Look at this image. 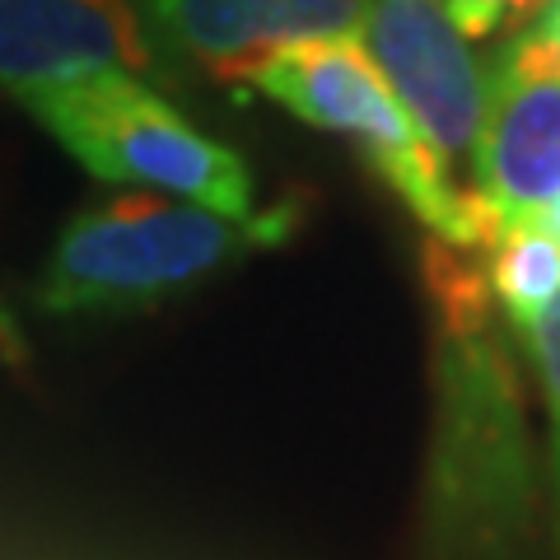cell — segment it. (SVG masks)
Masks as SVG:
<instances>
[{
    "instance_id": "7a4b0ae2",
    "label": "cell",
    "mask_w": 560,
    "mask_h": 560,
    "mask_svg": "<svg viewBox=\"0 0 560 560\" xmlns=\"http://www.w3.org/2000/svg\"><path fill=\"white\" fill-rule=\"evenodd\" d=\"M285 220V210L234 220L164 191H121L80 210L61 230L33 285V304L57 318L164 304L234 257L280 238Z\"/></svg>"
},
{
    "instance_id": "8992f818",
    "label": "cell",
    "mask_w": 560,
    "mask_h": 560,
    "mask_svg": "<svg viewBox=\"0 0 560 560\" xmlns=\"http://www.w3.org/2000/svg\"><path fill=\"white\" fill-rule=\"evenodd\" d=\"M471 191L504 230L541 220L560 197V38L541 24L518 33L490 70Z\"/></svg>"
},
{
    "instance_id": "52a82bcc",
    "label": "cell",
    "mask_w": 560,
    "mask_h": 560,
    "mask_svg": "<svg viewBox=\"0 0 560 560\" xmlns=\"http://www.w3.org/2000/svg\"><path fill=\"white\" fill-rule=\"evenodd\" d=\"M164 70L136 0H0V90L10 98L94 75L154 80Z\"/></svg>"
},
{
    "instance_id": "6da1fadb",
    "label": "cell",
    "mask_w": 560,
    "mask_h": 560,
    "mask_svg": "<svg viewBox=\"0 0 560 560\" xmlns=\"http://www.w3.org/2000/svg\"><path fill=\"white\" fill-rule=\"evenodd\" d=\"M420 271L434 313L430 528L453 560H504L528 541L537 510L523 378L477 248L430 234Z\"/></svg>"
},
{
    "instance_id": "277c9868",
    "label": "cell",
    "mask_w": 560,
    "mask_h": 560,
    "mask_svg": "<svg viewBox=\"0 0 560 560\" xmlns=\"http://www.w3.org/2000/svg\"><path fill=\"white\" fill-rule=\"evenodd\" d=\"M20 103L57 145L103 183L145 187L197 201L234 220H253V173L230 145L164 103L150 80L94 75L28 90Z\"/></svg>"
},
{
    "instance_id": "ba28073f",
    "label": "cell",
    "mask_w": 560,
    "mask_h": 560,
    "mask_svg": "<svg viewBox=\"0 0 560 560\" xmlns=\"http://www.w3.org/2000/svg\"><path fill=\"white\" fill-rule=\"evenodd\" d=\"M164 61L220 84H253L280 47L360 38L364 0H136Z\"/></svg>"
},
{
    "instance_id": "7c38bea8",
    "label": "cell",
    "mask_w": 560,
    "mask_h": 560,
    "mask_svg": "<svg viewBox=\"0 0 560 560\" xmlns=\"http://www.w3.org/2000/svg\"><path fill=\"white\" fill-rule=\"evenodd\" d=\"M541 28L551 33V38H560V0H551L547 14H541Z\"/></svg>"
},
{
    "instance_id": "9c48e42d",
    "label": "cell",
    "mask_w": 560,
    "mask_h": 560,
    "mask_svg": "<svg viewBox=\"0 0 560 560\" xmlns=\"http://www.w3.org/2000/svg\"><path fill=\"white\" fill-rule=\"evenodd\" d=\"M490 290L514 337H523L560 300V234L547 220L504 230V238L490 248Z\"/></svg>"
},
{
    "instance_id": "30bf717a",
    "label": "cell",
    "mask_w": 560,
    "mask_h": 560,
    "mask_svg": "<svg viewBox=\"0 0 560 560\" xmlns=\"http://www.w3.org/2000/svg\"><path fill=\"white\" fill-rule=\"evenodd\" d=\"M518 346L528 350L541 401H547V430H551V477H556V528H560V300L523 331Z\"/></svg>"
},
{
    "instance_id": "4fadbf2b",
    "label": "cell",
    "mask_w": 560,
    "mask_h": 560,
    "mask_svg": "<svg viewBox=\"0 0 560 560\" xmlns=\"http://www.w3.org/2000/svg\"><path fill=\"white\" fill-rule=\"evenodd\" d=\"M541 220H547V224H551V230L560 234V197H556V201L547 206V215H541Z\"/></svg>"
},
{
    "instance_id": "5b68a950",
    "label": "cell",
    "mask_w": 560,
    "mask_h": 560,
    "mask_svg": "<svg viewBox=\"0 0 560 560\" xmlns=\"http://www.w3.org/2000/svg\"><path fill=\"white\" fill-rule=\"evenodd\" d=\"M360 43L463 191H471L490 75L440 0H364Z\"/></svg>"
},
{
    "instance_id": "3957f363",
    "label": "cell",
    "mask_w": 560,
    "mask_h": 560,
    "mask_svg": "<svg viewBox=\"0 0 560 560\" xmlns=\"http://www.w3.org/2000/svg\"><path fill=\"white\" fill-rule=\"evenodd\" d=\"M253 90L318 131L355 140L378 183L425 224L434 238L490 253L504 238L500 215L477 191H463L430 150L425 131L401 108L388 75L360 38L290 43L253 75Z\"/></svg>"
},
{
    "instance_id": "8fae6325",
    "label": "cell",
    "mask_w": 560,
    "mask_h": 560,
    "mask_svg": "<svg viewBox=\"0 0 560 560\" xmlns=\"http://www.w3.org/2000/svg\"><path fill=\"white\" fill-rule=\"evenodd\" d=\"M440 5L453 14V24L477 43V38H490V33H500L504 24H514V20L547 14L551 0H440Z\"/></svg>"
}]
</instances>
